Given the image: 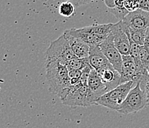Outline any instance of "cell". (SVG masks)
I'll use <instances>...</instances> for the list:
<instances>
[{
  "label": "cell",
  "mask_w": 149,
  "mask_h": 128,
  "mask_svg": "<svg viewBox=\"0 0 149 128\" xmlns=\"http://www.w3.org/2000/svg\"><path fill=\"white\" fill-rule=\"evenodd\" d=\"M66 31L71 36L82 40L85 43L89 44L90 46H92V45L99 46L104 41L103 39L90 33L85 28H79V29H70Z\"/></svg>",
  "instance_id": "4fadbf2b"
},
{
  "label": "cell",
  "mask_w": 149,
  "mask_h": 128,
  "mask_svg": "<svg viewBox=\"0 0 149 128\" xmlns=\"http://www.w3.org/2000/svg\"><path fill=\"white\" fill-rule=\"evenodd\" d=\"M134 87V82H130L120 84L113 90L106 93L97 99L96 105H101L111 110H117L126 99L130 90Z\"/></svg>",
  "instance_id": "5b68a950"
},
{
  "label": "cell",
  "mask_w": 149,
  "mask_h": 128,
  "mask_svg": "<svg viewBox=\"0 0 149 128\" xmlns=\"http://www.w3.org/2000/svg\"><path fill=\"white\" fill-rule=\"evenodd\" d=\"M75 11L74 5L70 2H63L60 4L59 8V13L62 17H70L73 16Z\"/></svg>",
  "instance_id": "d6986e66"
},
{
  "label": "cell",
  "mask_w": 149,
  "mask_h": 128,
  "mask_svg": "<svg viewBox=\"0 0 149 128\" xmlns=\"http://www.w3.org/2000/svg\"><path fill=\"white\" fill-rule=\"evenodd\" d=\"M136 64L130 55L123 56V71L120 74V84L133 81L136 73Z\"/></svg>",
  "instance_id": "5bb4252c"
},
{
  "label": "cell",
  "mask_w": 149,
  "mask_h": 128,
  "mask_svg": "<svg viewBox=\"0 0 149 128\" xmlns=\"http://www.w3.org/2000/svg\"><path fill=\"white\" fill-rule=\"evenodd\" d=\"M111 30L113 34L114 44L117 50L123 56L130 55V40L120 21L116 24H112Z\"/></svg>",
  "instance_id": "52a82bcc"
},
{
  "label": "cell",
  "mask_w": 149,
  "mask_h": 128,
  "mask_svg": "<svg viewBox=\"0 0 149 128\" xmlns=\"http://www.w3.org/2000/svg\"><path fill=\"white\" fill-rule=\"evenodd\" d=\"M139 9L149 13V0H139Z\"/></svg>",
  "instance_id": "7402d4cb"
},
{
  "label": "cell",
  "mask_w": 149,
  "mask_h": 128,
  "mask_svg": "<svg viewBox=\"0 0 149 128\" xmlns=\"http://www.w3.org/2000/svg\"><path fill=\"white\" fill-rule=\"evenodd\" d=\"M144 91L146 93V99H147V104L148 106H149V81L146 83V86H145Z\"/></svg>",
  "instance_id": "d4e9b609"
},
{
  "label": "cell",
  "mask_w": 149,
  "mask_h": 128,
  "mask_svg": "<svg viewBox=\"0 0 149 128\" xmlns=\"http://www.w3.org/2000/svg\"><path fill=\"white\" fill-rule=\"evenodd\" d=\"M143 47H144V48L149 52V27L146 29V39H145V42H144V45H143Z\"/></svg>",
  "instance_id": "cb8c5ba5"
},
{
  "label": "cell",
  "mask_w": 149,
  "mask_h": 128,
  "mask_svg": "<svg viewBox=\"0 0 149 128\" xmlns=\"http://www.w3.org/2000/svg\"><path fill=\"white\" fill-rule=\"evenodd\" d=\"M97 0H76L74 6L79 7L81 5H88V4H91L94 2H97Z\"/></svg>",
  "instance_id": "603a6c76"
},
{
  "label": "cell",
  "mask_w": 149,
  "mask_h": 128,
  "mask_svg": "<svg viewBox=\"0 0 149 128\" xmlns=\"http://www.w3.org/2000/svg\"><path fill=\"white\" fill-rule=\"evenodd\" d=\"M97 100L89 90L88 84L82 83L72 87L68 95L62 99L64 104L76 108L77 107H89L91 105L96 104Z\"/></svg>",
  "instance_id": "3957f363"
},
{
  "label": "cell",
  "mask_w": 149,
  "mask_h": 128,
  "mask_svg": "<svg viewBox=\"0 0 149 128\" xmlns=\"http://www.w3.org/2000/svg\"><path fill=\"white\" fill-rule=\"evenodd\" d=\"M112 24H104V25H91V26L85 27V28L88 31L96 36H99L100 38L103 39L104 40L109 36V34L111 33Z\"/></svg>",
  "instance_id": "2e32d148"
},
{
  "label": "cell",
  "mask_w": 149,
  "mask_h": 128,
  "mask_svg": "<svg viewBox=\"0 0 149 128\" xmlns=\"http://www.w3.org/2000/svg\"><path fill=\"white\" fill-rule=\"evenodd\" d=\"M102 80L104 82L108 90V92L118 87L120 84V73L111 67H107L97 71Z\"/></svg>",
  "instance_id": "8fae6325"
},
{
  "label": "cell",
  "mask_w": 149,
  "mask_h": 128,
  "mask_svg": "<svg viewBox=\"0 0 149 128\" xmlns=\"http://www.w3.org/2000/svg\"><path fill=\"white\" fill-rule=\"evenodd\" d=\"M125 8L128 12L139 9V0H125Z\"/></svg>",
  "instance_id": "ffe728a7"
},
{
  "label": "cell",
  "mask_w": 149,
  "mask_h": 128,
  "mask_svg": "<svg viewBox=\"0 0 149 128\" xmlns=\"http://www.w3.org/2000/svg\"><path fill=\"white\" fill-rule=\"evenodd\" d=\"M123 21L129 27L136 29H147L149 27V13L138 9L129 12Z\"/></svg>",
  "instance_id": "ba28073f"
},
{
  "label": "cell",
  "mask_w": 149,
  "mask_h": 128,
  "mask_svg": "<svg viewBox=\"0 0 149 128\" xmlns=\"http://www.w3.org/2000/svg\"><path fill=\"white\" fill-rule=\"evenodd\" d=\"M147 106L146 93L141 88L140 83H137L130 90L126 99L123 102L117 112L122 115L127 116L136 113Z\"/></svg>",
  "instance_id": "277c9868"
},
{
  "label": "cell",
  "mask_w": 149,
  "mask_h": 128,
  "mask_svg": "<svg viewBox=\"0 0 149 128\" xmlns=\"http://www.w3.org/2000/svg\"><path fill=\"white\" fill-rule=\"evenodd\" d=\"M109 10L120 21L123 20L129 12L125 8V0H105Z\"/></svg>",
  "instance_id": "9a60e30c"
},
{
  "label": "cell",
  "mask_w": 149,
  "mask_h": 128,
  "mask_svg": "<svg viewBox=\"0 0 149 128\" xmlns=\"http://www.w3.org/2000/svg\"><path fill=\"white\" fill-rule=\"evenodd\" d=\"M47 80L50 92L64 99L72 89L67 66L58 61L46 62Z\"/></svg>",
  "instance_id": "6da1fadb"
},
{
  "label": "cell",
  "mask_w": 149,
  "mask_h": 128,
  "mask_svg": "<svg viewBox=\"0 0 149 128\" xmlns=\"http://www.w3.org/2000/svg\"><path fill=\"white\" fill-rule=\"evenodd\" d=\"M129 30L130 36H128V38L130 37L134 42L140 46H143L146 39V29H136L132 27H129Z\"/></svg>",
  "instance_id": "e0dca14e"
},
{
  "label": "cell",
  "mask_w": 149,
  "mask_h": 128,
  "mask_svg": "<svg viewBox=\"0 0 149 128\" xmlns=\"http://www.w3.org/2000/svg\"><path fill=\"white\" fill-rule=\"evenodd\" d=\"M99 46L113 68L121 74L123 71V55L115 46L113 34L110 33Z\"/></svg>",
  "instance_id": "8992f818"
},
{
  "label": "cell",
  "mask_w": 149,
  "mask_h": 128,
  "mask_svg": "<svg viewBox=\"0 0 149 128\" xmlns=\"http://www.w3.org/2000/svg\"><path fill=\"white\" fill-rule=\"evenodd\" d=\"M70 79H80L82 77V71H77V70H68Z\"/></svg>",
  "instance_id": "44dd1931"
},
{
  "label": "cell",
  "mask_w": 149,
  "mask_h": 128,
  "mask_svg": "<svg viewBox=\"0 0 149 128\" xmlns=\"http://www.w3.org/2000/svg\"><path fill=\"white\" fill-rule=\"evenodd\" d=\"M146 70H147L148 73V76H149V60H148V62H147V64H146Z\"/></svg>",
  "instance_id": "484cf974"
},
{
  "label": "cell",
  "mask_w": 149,
  "mask_h": 128,
  "mask_svg": "<svg viewBox=\"0 0 149 128\" xmlns=\"http://www.w3.org/2000/svg\"><path fill=\"white\" fill-rule=\"evenodd\" d=\"M88 65H91L88 58L81 59V58L76 57V56L70 61H69L66 64L68 70H77V71H82L84 68H85Z\"/></svg>",
  "instance_id": "ac0fdd59"
},
{
  "label": "cell",
  "mask_w": 149,
  "mask_h": 128,
  "mask_svg": "<svg viewBox=\"0 0 149 128\" xmlns=\"http://www.w3.org/2000/svg\"><path fill=\"white\" fill-rule=\"evenodd\" d=\"M88 59L91 67L97 71L107 67H113L101 51L100 46H90Z\"/></svg>",
  "instance_id": "9c48e42d"
},
{
  "label": "cell",
  "mask_w": 149,
  "mask_h": 128,
  "mask_svg": "<svg viewBox=\"0 0 149 128\" xmlns=\"http://www.w3.org/2000/svg\"><path fill=\"white\" fill-rule=\"evenodd\" d=\"M74 57L75 55L64 34L51 42L49 48L46 51V62L58 61L61 64L66 65Z\"/></svg>",
  "instance_id": "7a4b0ae2"
},
{
  "label": "cell",
  "mask_w": 149,
  "mask_h": 128,
  "mask_svg": "<svg viewBox=\"0 0 149 128\" xmlns=\"http://www.w3.org/2000/svg\"><path fill=\"white\" fill-rule=\"evenodd\" d=\"M63 34L68 40L70 48L72 49L76 57L81 58V59L88 58L89 53H90V45L89 44L79 39L71 36L66 30Z\"/></svg>",
  "instance_id": "7c38bea8"
},
{
  "label": "cell",
  "mask_w": 149,
  "mask_h": 128,
  "mask_svg": "<svg viewBox=\"0 0 149 128\" xmlns=\"http://www.w3.org/2000/svg\"><path fill=\"white\" fill-rule=\"evenodd\" d=\"M88 87L97 101L100 97L108 93L106 86L102 82L97 71L93 68L88 79Z\"/></svg>",
  "instance_id": "30bf717a"
},
{
  "label": "cell",
  "mask_w": 149,
  "mask_h": 128,
  "mask_svg": "<svg viewBox=\"0 0 149 128\" xmlns=\"http://www.w3.org/2000/svg\"><path fill=\"white\" fill-rule=\"evenodd\" d=\"M64 2H70L74 5V3H75V2H76V0H64Z\"/></svg>",
  "instance_id": "4316f807"
}]
</instances>
